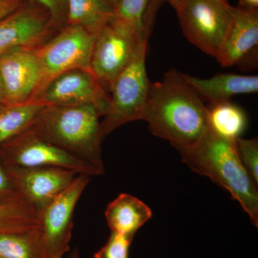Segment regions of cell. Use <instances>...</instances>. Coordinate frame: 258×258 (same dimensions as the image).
Wrapping results in <instances>:
<instances>
[{
	"mask_svg": "<svg viewBox=\"0 0 258 258\" xmlns=\"http://www.w3.org/2000/svg\"><path fill=\"white\" fill-rule=\"evenodd\" d=\"M142 120L177 150L193 147L210 128L203 100L175 70L151 83Z\"/></svg>",
	"mask_w": 258,
	"mask_h": 258,
	"instance_id": "6da1fadb",
	"label": "cell"
},
{
	"mask_svg": "<svg viewBox=\"0 0 258 258\" xmlns=\"http://www.w3.org/2000/svg\"><path fill=\"white\" fill-rule=\"evenodd\" d=\"M178 151L191 170L227 190L257 227V184L240 160L236 140L223 138L209 128L193 147Z\"/></svg>",
	"mask_w": 258,
	"mask_h": 258,
	"instance_id": "7a4b0ae2",
	"label": "cell"
},
{
	"mask_svg": "<svg viewBox=\"0 0 258 258\" xmlns=\"http://www.w3.org/2000/svg\"><path fill=\"white\" fill-rule=\"evenodd\" d=\"M101 112L93 105L46 106L32 128L40 137L104 173Z\"/></svg>",
	"mask_w": 258,
	"mask_h": 258,
	"instance_id": "3957f363",
	"label": "cell"
},
{
	"mask_svg": "<svg viewBox=\"0 0 258 258\" xmlns=\"http://www.w3.org/2000/svg\"><path fill=\"white\" fill-rule=\"evenodd\" d=\"M149 33L144 32L132 59L112 84L109 107L101 122L103 139L120 125L143 119L151 84L146 66Z\"/></svg>",
	"mask_w": 258,
	"mask_h": 258,
	"instance_id": "277c9868",
	"label": "cell"
},
{
	"mask_svg": "<svg viewBox=\"0 0 258 258\" xmlns=\"http://www.w3.org/2000/svg\"><path fill=\"white\" fill-rule=\"evenodd\" d=\"M233 8L228 0H180L174 7L185 37L215 58L232 25Z\"/></svg>",
	"mask_w": 258,
	"mask_h": 258,
	"instance_id": "5b68a950",
	"label": "cell"
},
{
	"mask_svg": "<svg viewBox=\"0 0 258 258\" xmlns=\"http://www.w3.org/2000/svg\"><path fill=\"white\" fill-rule=\"evenodd\" d=\"M0 161L5 166L59 167L89 176L101 174L84 161L42 138L32 127L0 147Z\"/></svg>",
	"mask_w": 258,
	"mask_h": 258,
	"instance_id": "8992f818",
	"label": "cell"
},
{
	"mask_svg": "<svg viewBox=\"0 0 258 258\" xmlns=\"http://www.w3.org/2000/svg\"><path fill=\"white\" fill-rule=\"evenodd\" d=\"M96 35L82 27L66 25L47 41L35 47L43 71L42 88L56 76L67 71H91Z\"/></svg>",
	"mask_w": 258,
	"mask_h": 258,
	"instance_id": "52a82bcc",
	"label": "cell"
},
{
	"mask_svg": "<svg viewBox=\"0 0 258 258\" xmlns=\"http://www.w3.org/2000/svg\"><path fill=\"white\" fill-rule=\"evenodd\" d=\"M152 26L139 32L112 19L97 33L91 60V71L107 91L128 64L141 38Z\"/></svg>",
	"mask_w": 258,
	"mask_h": 258,
	"instance_id": "ba28073f",
	"label": "cell"
},
{
	"mask_svg": "<svg viewBox=\"0 0 258 258\" xmlns=\"http://www.w3.org/2000/svg\"><path fill=\"white\" fill-rule=\"evenodd\" d=\"M91 176L79 174L69 187L38 213L40 231L47 258H62L70 250L74 215Z\"/></svg>",
	"mask_w": 258,
	"mask_h": 258,
	"instance_id": "9c48e42d",
	"label": "cell"
},
{
	"mask_svg": "<svg viewBox=\"0 0 258 258\" xmlns=\"http://www.w3.org/2000/svg\"><path fill=\"white\" fill-rule=\"evenodd\" d=\"M37 100L47 106L93 105L103 116L109 107L110 96L91 71L76 69L49 81Z\"/></svg>",
	"mask_w": 258,
	"mask_h": 258,
	"instance_id": "30bf717a",
	"label": "cell"
},
{
	"mask_svg": "<svg viewBox=\"0 0 258 258\" xmlns=\"http://www.w3.org/2000/svg\"><path fill=\"white\" fill-rule=\"evenodd\" d=\"M0 80L6 103L37 99L43 86V71L35 47H18L0 54Z\"/></svg>",
	"mask_w": 258,
	"mask_h": 258,
	"instance_id": "8fae6325",
	"label": "cell"
},
{
	"mask_svg": "<svg viewBox=\"0 0 258 258\" xmlns=\"http://www.w3.org/2000/svg\"><path fill=\"white\" fill-rule=\"evenodd\" d=\"M48 12L32 0L0 20V54L18 47H36L57 32Z\"/></svg>",
	"mask_w": 258,
	"mask_h": 258,
	"instance_id": "7c38bea8",
	"label": "cell"
},
{
	"mask_svg": "<svg viewBox=\"0 0 258 258\" xmlns=\"http://www.w3.org/2000/svg\"><path fill=\"white\" fill-rule=\"evenodd\" d=\"M5 167L19 195L37 213L69 187L79 174L59 167Z\"/></svg>",
	"mask_w": 258,
	"mask_h": 258,
	"instance_id": "4fadbf2b",
	"label": "cell"
},
{
	"mask_svg": "<svg viewBox=\"0 0 258 258\" xmlns=\"http://www.w3.org/2000/svg\"><path fill=\"white\" fill-rule=\"evenodd\" d=\"M258 44V9L234 7L233 20L217 60L224 67L238 63Z\"/></svg>",
	"mask_w": 258,
	"mask_h": 258,
	"instance_id": "5bb4252c",
	"label": "cell"
},
{
	"mask_svg": "<svg viewBox=\"0 0 258 258\" xmlns=\"http://www.w3.org/2000/svg\"><path fill=\"white\" fill-rule=\"evenodd\" d=\"M181 75L202 99L210 103L230 101L231 97L235 95L252 94L258 91L257 76L221 74L204 79Z\"/></svg>",
	"mask_w": 258,
	"mask_h": 258,
	"instance_id": "9a60e30c",
	"label": "cell"
},
{
	"mask_svg": "<svg viewBox=\"0 0 258 258\" xmlns=\"http://www.w3.org/2000/svg\"><path fill=\"white\" fill-rule=\"evenodd\" d=\"M105 215L111 232L133 240L137 231L152 218V212L142 200L123 193L107 206Z\"/></svg>",
	"mask_w": 258,
	"mask_h": 258,
	"instance_id": "2e32d148",
	"label": "cell"
},
{
	"mask_svg": "<svg viewBox=\"0 0 258 258\" xmlns=\"http://www.w3.org/2000/svg\"><path fill=\"white\" fill-rule=\"evenodd\" d=\"M46 106L37 99L23 103H0V147L31 128Z\"/></svg>",
	"mask_w": 258,
	"mask_h": 258,
	"instance_id": "e0dca14e",
	"label": "cell"
},
{
	"mask_svg": "<svg viewBox=\"0 0 258 258\" xmlns=\"http://www.w3.org/2000/svg\"><path fill=\"white\" fill-rule=\"evenodd\" d=\"M66 25L82 27L97 34L113 19L114 10L107 0H67Z\"/></svg>",
	"mask_w": 258,
	"mask_h": 258,
	"instance_id": "ac0fdd59",
	"label": "cell"
},
{
	"mask_svg": "<svg viewBox=\"0 0 258 258\" xmlns=\"http://www.w3.org/2000/svg\"><path fill=\"white\" fill-rule=\"evenodd\" d=\"M208 123L214 133L223 138L236 140L247 126V116L240 107L230 101L210 103Z\"/></svg>",
	"mask_w": 258,
	"mask_h": 258,
	"instance_id": "d6986e66",
	"label": "cell"
},
{
	"mask_svg": "<svg viewBox=\"0 0 258 258\" xmlns=\"http://www.w3.org/2000/svg\"><path fill=\"white\" fill-rule=\"evenodd\" d=\"M0 258H47L40 228L0 233Z\"/></svg>",
	"mask_w": 258,
	"mask_h": 258,
	"instance_id": "ffe728a7",
	"label": "cell"
},
{
	"mask_svg": "<svg viewBox=\"0 0 258 258\" xmlns=\"http://www.w3.org/2000/svg\"><path fill=\"white\" fill-rule=\"evenodd\" d=\"M40 228L38 213L23 199L0 204V233Z\"/></svg>",
	"mask_w": 258,
	"mask_h": 258,
	"instance_id": "44dd1931",
	"label": "cell"
},
{
	"mask_svg": "<svg viewBox=\"0 0 258 258\" xmlns=\"http://www.w3.org/2000/svg\"><path fill=\"white\" fill-rule=\"evenodd\" d=\"M161 0H120L114 9L113 20L136 31L152 25Z\"/></svg>",
	"mask_w": 258,
	"mask_h": 258,
	"instance_id": "7402d4cb",
	"label": "cell"
},
{
	"mask_svg": "<svg viewBox=\"0 0 258 258\" xmlns=\"http://www.w3.org/2000/svg\"><path fill=\"white\" fill-rule=\"evenodd\" d=\"M237 151L242 164L258 184V141L257 139H236Z\"/></svg>",
	"mask_w": 258,
	"mask_h": 258,
	"instance_id": "603a6c76",
	"label": "cell"
},
{
	"mask_svg": "<svg viewBox=\"0 0 258 258\" xmlns=\"http://www.w3.org/2000/svg\"><path fill=\"white\" fill-rule=\"evenodd\" d=\"M132 241L122 234L111 232L105 245L94 254V258H129Z\"/></svg>",
	"mask_w": 258,
	"mask_h": 258,
	"instance_id": "cb8c5ba5",
	"label": "cell"
},
{
	"mask_svg": "<svg viewBox=\"0 0 258 258\" xmlns=\"http://www.w3.org/2000/svg\"><path fill=\"white\" fill-rule=\"evenodd\" d=\"M48 12L51 23L57 31L67 24V0H32Z\"/></svg>",
	"mask_w": 258,
	"mask_h": 258,
	"instance_id": "d4e9b609",
	"label": "cell"
},
{
	"mask_svg": "<svg viewBox=\"0 0 258 258\" xmlns=\"http://www.w3.org/2000/svg\"><path fill=\"white\" fill-rule=\"evenodd\" d=\"M20 199L23 198L17 191L5 166L0 161V204Z\"/></svg>",
	"mask_w": 258,
	"mask_h": 258,
	"instance_id": "484cf974",
	"label": "cell"
},
{
	"mask_svg": "<svg viewBox=\"0 0 258 258\" xmlns=\"http://www.w3.org/2000/svg\"><path fill=\"white\" fill-rule=\"evenodd\" d=\"M26 0H0V20L13 13Z\"/></svg>",
	"mask_w": 258,
	"mask_h": 258,
	"instance_id": "4316f807",
	"label": "cell"
},
{
	"mask_svg": "<svg viewBox=\"0 0 258 258\" xmlns=\"http://www.w3.org/2000/svg\"><path fill=\"white\" fill-rule=\"evenodd\" d=\"M239 7L249 9H258V0H238Z\"/></svg>",
	"mask_w": 258,
	"mask_h": 258,
	"instance_id": "83f0119b",
	"label": "cell"
},
{
	"mask_svg": "<svg viewBox=\"0 0 258 258\" xmlns=\"http://www.w3.org/2000/svg\"><path fill=\"white\" fill-rule=\"evenodd\" d=\"M6 103V98H5L4 88H3V83L0 80V103Z\"/></svg>",
	"mask_w": 258,
	"mask_h": 258,
	"instance_id": "f1b7e54d",
	"label": "cell"
},
{
	"mask_svg": "<svg viewBox=\"0 0 258 258\" xmlns=\"http://www.w3.org/2000/svg\"><path fill=\"white\" fill-rule=\"evenodd\" d=\"M69 258H80V252L78 247H74L69 254Z\"/></svg>",
	"mask_w": 258,
	"mask_h": 258,
	"instance_id": "f546056e",
	"label": "cell"
},
{
	"mask_svg": "<svg viewBox=\"0 0 258 258\" xmlns=\"http://www.w3.org/2000/svg\"><path fill=\"white\" fill-rule=\"evenodd\" d=\"M109 5H111L112 8L114 10L115 8H116L117 5L119 3L120 0H107Z\"/></svg>",
	"mask_w": 258,
	"mask_h": 258,
	"instance_id": "4dcf8cb0",
	"label": "cell"
},
{
	"mask_svg": "<svg viewBox=\"0 0 258 258\" xmlns=\"http://www.w3.org/2000/svg\"><path fill=\"white\" fill-rule=\"evenodd\" d=\"M168 1H169V3H170L171 6H172L173 8H174V7H175L176 4H177V3H179L180 0H168Z\"/></svg>",
	"mask_w": 258,
	"mask_h": 258,
	"instance_id": "1f68e13d",
	"label": "cell"
}]
</instances>
